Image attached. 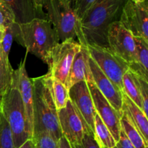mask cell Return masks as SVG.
I'll list each match as a JSON object with an SVG mask.
<instances>
[{
    "label": "cell",
    "mask_w": 148,
    "mask_h": 148,
    "mask_svg": "<svg viewBox=\"0 0 148 148\" xmlns=\"http://www.w3.org/2000/svg\"><path fill=\"white\" fill-rule=\"evenodd\" d=\"M127 0H96L79 21L77 38L82 46L108 47V30L119 21Z\"/></svg>",
    "instance_id": "1"
},
{
    "label": "cell",
    "mask_w": 148,
    "mask_h": 148,
    "mask_svg": "<svg viewBox=\"0 0 148 148\" xmlns=\"http://www.w3.org/2000/svg\"><path fill=\"white\" fill-rule=\"evenodd\" d=\"M14 38L27 50L49 64L52 51L59 43V37L51 23L34 19L23 24H13Z\"/></svg>",
    "instance_id": "2"
},
{
    "label": "cell",
    "mask_w": 148,
    "mask_h": 148,
    "mask_svg": "<svg viewBox=\"0 0 148 148\" xmlns=\"http://www.w3.org/2000/svg\"><path fill=\"white\" fill-rule=\"evenodd\" d=\"M33 134L46 132L59 141L62 137L49 74L32 79Z\"/></svg>",
    "instance_id": "3"
},
{
    "label": "cell",
    "mask_w": 148,
    "mask_h": 148,
    "mask_svg": "<svg viewBox=\"0 0 148 148\" xmlns=\"http://www.w3.org/2000/svg\"><path fill=\"white\" fill-rule=\"evenodd\" d=\"M1 103L3 116L11 130L14 147L19 148L32 139L33 132L29 127L14 72L10 88L1 96Z\"/></svg>",
    "instance_id": "4"
},
{
    "label": "cell",
    "mask_w": 148,
    "mask_h": 148,
    "mask_svg": "<svg viewBox=\"0 0 148 148\" xmlns=\"http://www.w3.org/2000/svg\"><path fill=\"white\" fill-rule=\"evenodd\" d=\"M40 6L57 33L59 40L75 39L77 36L79 20L66 0H34Z\"/></svg>",
    "instance_id": "5"
},
{
    "label": "cell",
    "mask_w": 148,
    "mask_h": 148,
    "mask_svg": "<svg viewBox=\"0 0 148 148\" xmlns=\"http://www.w3.org/2000/svg\"><path fill=\"white\" fill-rule=\"evenodd\" d=\"M90 56L104 75L122 92V78L129 69V64L109 48L87 46Z\"/></svg>",
    "instance_id": "6"
},
{
    "label": "cell",
    "mask_w": 148,
    "mask_h": 148,
    "mask_svg": "<svg viewBox=\"0 0 148 148\" xmlns=\"http://www.w3.org/2000/svg\"><path fill=\"white\" fill-rule=\"evenodd\" d=\"M80 49L81 44L75 39H67L58 43L52 51L48 64L49 75L57 79L66 86V79L74 58Z\"/></svg>",
    "instance_id": "7"
},
{
    "label": "cell",
    "mask_w": 148,
    "mask_h": 148,
    "mask_svg": "<svg viewBox=\"0 0 148 148\" xmlns=\"http://www.w3.org/2000/svg\"><path fill=\"white\" fill-rule=\"evenodd\" d=\"M119 22L134 37L148 41L147 0H127Z\"/></svg>",
    "instance_id": "8"
},
{
    "label": "cell",
    "mask_w": 148,
    "mask_h": 148,
    "mask_svg": "<svg viewBox=\"0 0 148 148\" xmlns=\"http://www.w3.org/2000/svg\"><path fill=\"white\" fill-rule=\"evenodd\" d=\"M57 112L62 136L70 145L79 144L85 133L92 131L69 99L66 106Z\"/></svg>",
    "instance_id": "9"
},
{
    "label": "cell",
    "mask_w": 148,
    "mask_h": 148,
    "mask_svg": "<svg viewBox=\"0 0 148 148\" xmlns=\"http://www.w3.org/2000/svg\"><path fill=\"white\" fill-rule=\"evenodd\" d=\"M107 40L108 47L115 54L124 59L129 65L134 62L135 37L119 21L113 23L109 26Z\"/></svg>",
    "instance_id": "10"
},
{
    "label": "cell",
    "mask_w": 148,
    "mask_h": 148,
    "mask_svg": "<svg viewBox=\"0 0 148 148\" xmlns=\"http://www.w3.org/2000/svg\"><path fill=\"white\" fill-rule=\"evenodd\" d=\"M88 88L90 92L93 101L94 106L97 114L99 116L107 128L109 130L116 142L119 140L120 131H121V122L120 119L122 115H120L109 103L106 98L102 95L93 80L86 81Z\"/></svg>",
    "instance_id": "11"
},
{
    "label": "cell",
    "mask_w": 148,
    "mask_h": 148,
    "mask_svg": "<svg viewBox=\"0 0 148 148\" xmlns=\"http://www.w3.org/2000/svg\"><path fill=\"white\" fill-rule=\"evenodd\" d=\"M69 98L93 132L96 111L86 81L79 82L71 87L69 89Z\"/></svg>",
    "instance_id": "12"
},
{
    "label": "cell",
    "mask_w": 148,
    "mask_h": 148,
    "mask_svg": "<svg viewBox=\"0 0 148 148\" xmlns=\"http://www.w3.org/2000/svg\"><path fill=\"white\" fill-rule=\"evenodd\" d=\"M88 62H89L90 69L95 85H96L102 95L112 106L113 108L120 115H122V92L104 75L103 72L101 70V69L98 67L97 64L90 56V55Z\"/></svg>",
    "instance_id": "13"
},
{
    "label": "cell",
    "mask_w": 148,
    "mask_h": 148,
    "mask_svg": "<svg viewBox=\"0 0 148 148\" xmlns=\"http://www.w3.org/2000/svg\"><path fill=\"white\" fill-rule=\"evenodd\" d=\"M12 10L14 14L15 23L23 24L34 19L49 20L47 15L40 6L34 0H1Z\"/></svg>",
    "instance_id": "14"
},
{
    "label": "cell",
    "mask_w": 148,
    "mask_h": 148,
    "mask_svg": "<svg viewBox=\"0 0 148 148\" xmlns=\"http://www.w3.org/2000/svg\"><path fill=\"white\" fill-rule=\"evenodd\" d=\"M26 53L24 60L19 66L17 70H14V73L17 77V86L21 95L22 101L24 105L25 111L29 127L33 134V82L28 77L25 69V62L27 57Z\"/></svg>",
    "instance_id": "15"
},
{
    "label": "cell",
    "mask_w": 148,
    "mask_h": 148,
    "mask_svg": "<svg viewBox=\"0 0 148 148\" xmlns=\"http://www.w3.org/2000/svg\"><path fill=\"white\" fill-rule=\"evenodd\" d=\"M89 53L86 46L81 45V49L75 55L66 79V87L69 90L76 83L82 81L93 80L89 66Z\"/></svg>",
    "instance_id": "16"
},
{
    "label": "cell",
    "mask_w": 148,
    "mask_h": 148,
    "mask_svg": "<svg viewBox=\"0 0 148 148\" xmlns=\"http://www.w3.org/2000/svg\"><path fill=\"white\" fill-rule=\"evenodd\" d=\"M122 112L127 115L133 125L143 136L145 141L148 144V120L147 116L143 111L134 104L127 95L122 92Z\"/></svg>",
    "instance_id": "17"
},
{
    "label": "cell",
    "mask_w": 148,
    "mask_h": 148,
    "mask_svg": "<svg viewBox=\"0 0 148 148\" xmlns=\"http://www.w3.org/2000/svg\"><path fill=\"white\" fill-rule=\"evenodd\" d=\"M135 44L134 62L129 65V69L148 80V41L142 38L135 37Z\"/></svg>",
    "instance_id": "18"
},
{
    "label": "cell",
    "mask_w": 148,
    "mask_h": 148,
    "mask_svg": "<svg viewBox=\"0 0 148 148\" xmlns=\"http://www.w3.org/2000/svg\"><path fill=\"white\" fill-rule=\"evenodd\" d=\"M93 134L100 148H114L116 146L117 143L97 113L94 119Z\"/></svg>",
    "instance_id": "19"
},
{
    "label": "cell",
    "mask_w": 148,
    "mask_h": 148,
    "mask_svg": "<svg viewBox=\"0 0 148 148\" xmlns=\"http://www.w3.org/2000/svg\"><path fill=\"white\" fill-rule=\"evenodd\" d=\"M122 92L143 111V104L134 73L128 69L122 78ZM144 112V111H143Z\"/></svg>",
    "instance_id": "20"
},
{
    "label": "cell",
    "mask_w": 148,
    "mask_h": 148,
    "mask_svg": "<svg viewBox=\"0 0 148 148\" xmlns=\"http://www.w3.org/2000/svg\"><path fill=\"white\" fill-rule=\"evenodd\" d=\"M13 72L9 56L4 54L0 44V96H2L10 88Z\"/></svg>",
    "instance_id": "21"
},
{
    "label": "cell",
    "mask_w": 148,
    "mask_h": 148,
    "mask_svg": "<svg viewBox=\"0 0 148 148\" xmlns=\"http://www.w3.org/2000/svg\"><path fill=\"white\" fill-rule=\"evenodd\" d=\"M121 128L124 132L127 138L132 144L134 148H147V143L145 141L143 136L141 135L136 127L133 125L128 117L123 112L120 119Z\"/></svg>",
    "instance_id": "22"
},
{
    "label": "cell",
    "mask_w": 148,
    "mask_h": 148,
    "mask_svg": "<svg viewBox=\"0 0 148 148\" xmlns=\"http://www.w3.org/2000/svg\"><path fill=\"white\" fill-rule=\"evenodd\" d=\"M49 74V73H48ZM51 77V88L52 95L57 111L64 108L69 98V90L64 84L62 83L56 78Z\"/></svg>",
    "instance_id": "23"
},
{
    "label": "cell",
    "mask_w": 148,
    "mask_h": 148,
    "mask_svg": "<svg viewBox=\"0 0 148 148\" xmlns=\"http://www.w3.org/2000/svg\"><path fill=\"white\" fill-rule=\"evenodd\" d=\"M31 140L35 148H59V141L46 132L34 134Z\"/></svg>",
    "instance_id": "24"
},
{
    "label": "cell",
    "mask_w": 148,
    "mask_h": 148,
    "mask_svg": "<svg viewBox=\"0 0 148 148\" xmlns=\"http://www.w3.org/2000/svg\"><path fill=\"white\" fill-rule=\"evenodd\" d=\"M0 148H15L10 126L4 116L0 119Z\"/></svg>",
    "instance_id": "25"
},
{
    "label": "cell",
    "mask_w": 148,
    "mask_h": 148,
    "mask_svg": "<svg viewBox=\"0 0 148 148\" xmlns=\"http://www.w3.org/2000/svg\"><path fill=\"white\" fill-rule=\"evenodd\" d=\"M14 23L15 18L13 12L5 3L0 0V26L6 29Z\"/></svg>",
    "instance_id": "26"
},
{
    "label": "cell",
    "mask_w": 148,
    "mask_h": 148,
    "mask_svg": "<svg viewBox=\"0 0 148 148\" xmlns=\"http://www.w3.org/2000/svg\"><path fill=\"white\" fill-rule=\"evenodd\" d=\"M135 77L136 81L137 82L139 90H140V95L142 97L143 104V111L145 114L147 116L148 111V80H146L144 78L138 76L134 74Z\"/></svg>",
    "instance_id": "27"
},
{
    "label": "cell",
    "mask_w": 148,
    "mask_h": 148,
    "mask_svg": "<svg viewBox=\"0 0 148 148\" xmlns=\"http://www.w3.org/2000/svg\"><path fill=\"white\" fill-rule=\"evenodd\" d=\"M95 1L96 0H75L73 10L79 21Z\"/></svg>",
    "instance_id": "28"
},
{
    "label": "cell",
    "mask_w": 148,
    "mask_h": 148,
    "mask_svg": "<svg viewBox=\"0 0 148 148\" xmlns=\"http://www.w3.org/2000/svg\"><path fill=\"white\" fill-rule=\"evenodd\" d=\"M72 148H100L95 141L93 132L88 131L84 135L82 142L77 145H71Z\"/></svg>",
    "instance_id": "29"
},
{
    "label": "cell",
    "mask_w": 148,
    "mask_h": 148,
    "mask_svg": "<svg viewBox=\"0 0 148 148\" xmlns=\"http://www.w3.org/2000/svg\"><path fill=\"white\" fill-rule=\"evenodd\" d=\"M13 25L5 29V34L4 38L1 43V49L4 54L9 56V53L11 49L13 39H14V33H13Z\"/></svg>",
    "instance_id": "30"
},
{
    "label": "cell",
    "mask_w": 148,
    "mask_h": 148,
    "mask_svg": "<svg viewBox=\"0 0 148 148\" xmlns=\"http://www.w3.org/2000/svg\"><path fill=\"white\" fill-rule=\"evenodd\" d=\"M117 148H134V146L132 145L129 139L127 138V135L125 134L124 132L123 131L122 129L121 128L119 135V140L116 143Z\"/></svg>",
    "instance_id": "31"
},
{
    "label": "cell",
    "mask_w": 148,
    "mask_h": 148,
    "mask_svg": "<svg viewBox=\"0 0 148 148\" xmlns=\"http://www.w3.org/2000/svg\"><path fill=\"white\" fill-rule=\"evenodd\" d=\"M59 148H72L70 143L67 141L64 137L62 136L59 140Z\"/></svg>",
    "instance_id": "32"
},
{
    "label": "cell",
    "mask_w": 148,
    "mask_h": 148,
    "mask_svg": "<svg viewBox=\"0 0 148 148\" xmlns=\"http://www.w3.org/2000/svg\"><path fill=\"white\" fill-rule=\"evenodd\" d=\"M19 148H35V147H34V145H33V141H32V140L30 139V140H27V141H26L23 145L20 146Z\"/></svg>",
    "instance_id": "33"
},
{
    "label": "cell",
    "mask_w": 148,
    "mask_h": 148,
    "mask_svg": "<svg viewBox=\"0 0 148 148\" xmlns=\"http://www.w3.org/2000/svg\"><path fill=\"white\" fill-rule=\"evenodd\" d=\"M4 34H5V28H4V27H2L1 26H0V44H1V42H2Z\"/></svg>",
    "instance_id": "34"
},
{
    "label": "cell",
    "mask_w": 148,
    "mask_h": 148,
    "mask_svg": "<svg viewBox=\"0 0 148 148\" xmlns=\"http://www.w3.org/2000/svg\"><path fill=\"white\" fill-rule=\"evenodd\" d=\"M66 1H68L69 2V4H70V6L72 7V8L73 9V7H74V4H75V0H66Z\"/></svg>",
    "instance_id": "35"
},
{
    "label": "cell",
    "mask_w": 148,
    "mask_h": 148,
    "mask_svg": "<svg viewBox=\"0 0 148 148\" xmlns=\"http://www.w3.org/2000/svg\"><path fill=\"white\" fill-rule=\"evenodd\" d=\"M1 97L0 96V119L1 118V116H3L2 114V110H1Z\"/></svg>",
    "instance_id": "36"
},
{
    "label": "cell",
    "mask_w": 148,
    "mask_h": 148,
    "mask_svg": "<svg viewBox=\"0 0 148 148\" xmlns=\"http://www.w3.org/2000/svg\"><path fill=\"white\" fill-rule=\"evenodd\" d=\"M114 148H117V147H116H116H114Z\"/></svg>",
    "instance_id": "37"
},
{
    "label": "cell",
    "mask_w": 148,
    "mask_h": 148,
    "mask_svg": "<svg viewBox=\"0 0 148 148\" xmlns=\"http://www.w3.org/2000/svg\"><path fill=\"white\" fill-rule=\"evenodd\" d=\"M137 1H139V0H137Z\"/></svg>",
    "instance_id": "38"
}]
</instances>
